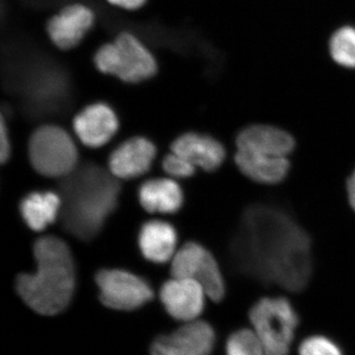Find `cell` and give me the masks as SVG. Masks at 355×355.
Instances as JSON below:
<instances>
[{
    "label": "cell",
    "instance_id": "e0dca14e",
    "mask_svg": "<svg viewBox=\"0 0 355 355\" xmlns=\"http://www.w3.org/2000/svg\"><path fill=\"white\" fill-rule=\"evenodd\" d=\"M234 159L236 165L245 176L260 184L280 183L291 169V162L287 157H263L237 150Z\"/></svg>",
    "mask_w": 355,
    "mask_h": 355
},
{
    "label": "cell",
    "instance_id": "2e32d148",
    "mask_svg": "<svg viewBox=\"0 0 355 355\" xmlns=\"http://www.w3.org/2000/svg\"><path fill=\"white\" fill-rule=\"evenodd\" d=\"M139 243L141 253L147 260L164 263L174 257L176 230L167 222L150 220L140 229Z\"/></svg>",
    "mask_w": 355,
    "mask_h": 355
},
{
    "label": "cell",
    "instance_id": "3957f363",
    "mask_svg": "<svg viewBox=\"0 0 355 355\" xmlns=\"http://www.w3.org/2000/svg\"><path fill=\"white\" fill-rule=\"evenodd\" d=\"M37 270L22 273L16 289L31 309L46 316L62 312L76 289V266L67 243L55 236H44L34 244Z\"/></svg>",
    "mask_w": 355,
    "mask_h": 355
},
{
    "label": "cell",
    "instance_id": "5bb4252c",
    "mask_svg": "<svg viewBox=\"0 0 355 355\" xmlns=\"http://www.w3.org/2000/svg\"><path fill=\"white\" fill-rule=\"evenodd\" d=\"M156 155V147L144 137H132L110 156V172L118 179H133L146 174Z\"/></svg>",
    "mask_w": 355,
    "mask_h": 355
},
{
    "label": "cell",
    "instance_id": "ac0fdd59",
    "mask_svg": "<svg viewBox=\"0 0 355 355\" xmlns=\"http://www.w3.org/2000/svg\"><path fill=\"white\" fill-rule=\"evenodd\" d=\"M142 207L151 214H174L183 205V191L170 179H153L142 184L139 191Z\"/></svg>",
    "mask_w": 355,
    "mask_h": 355
},
{
    "label": "cell",
    "instance_id": "30bf717a",
    "mask_svg": "<svg viewBox=\"0 0 355 355\" xmlns=\"http://www.w3.org/2000/svg\"><path fill=\"white\" fill-rule=\"evenodd\" d=\"M205 289L190 279L173 277L163 284L160 298L166 311L179 321H195L205 308Z\"/></svg>",
    "mask_w": 355,
    "mask_h": 355
},
{
    "label": "cell",
    "instance_id": "9a60e30c",
    "mask_svg": "<svg viewBox=\"0 0 355 355\" xmlns=\"http://www.w3.org/2000/svg\"><path fill=\"white\" fill-rule=\"evenodd\" d=\"M172 153L182 156L196 168L207 172L216 171L225 159V148L214 137L200 133L188 132L172 144Z\"/></svg>",
    "mask_w": 355,
    "mask_h": 355
},
{
    "label": "cell",
    "instance_id": "44dd1931",
    "mask_svg": "<svg viewBox=\"0 0 355 355\" xmlns=\"http://www.w3.org/2000/svg\"><path fill=\"white\" fill-rule=\"evenodd\" d=\"M227 355H266L260 338L253 330H240L230 336L226 343Z\"/></svg>",
    "mask_w": 355,
    "mask_h": 355
},
{
    "label": "cell",
    "instance_id": "d4e9b609",
    "mask_svg": "<svg viewBox=\"0 0 355 355\" xmlns=\"http://www.w3.org/2000/svg\"><path fill=\"white\" fill-rule=\"evenodd\" d=\"M109 3L127 10H135L146 3V0H107Z\"/></svg>",
    "mask_w": 355,
    "mask_h": 355
},
{
    "label": "cell",
    "instance_id": "7c38bea8",
    "mask_svg": "<svg viewBox=\"0 0 355 355\" xmlns=\"http://www.w3.org/2000/svg\"><path fill=\"white\" fill-rule=\"evenodd\" d=\"M237 150L265 157H287L295 147L291 133L268 125H253L243 128L236 139Z\"/></svg>",
    "mask_w": 355,
    "mask_h": 355
},
{
    "label": "cell",
    "instance_id": "ffe728a7",
    "mask_svg": "<svg viewBox=\"0 0 355 355\" xmlns=\"http://www.w3.org/2000/svg\"><path fill=\"white\" fill-rule=\"evenodd\" d=\"M329 50L336 64L345 69H355V27L338 28L331 35Z\"/></svg>",
    "mask_w": 355,
    "mask_h": 355
},
{
    "label": "cell",
    "instance_id": "603a6c76",
    "mask_svg": "<svg viewBox=\"0 0 355 355\" xmlns=\"http://www.w3.org/2000/svg\"><path fill=\"white\" fill-rule=\"evenodd\" d=\"M163 169L170 176L175 178H189L196 172V167L187 159L172 153L163 160Z\"/></svg>",
    "mask_w": 355,
    "mask_h": 355
},
{
    "label": "cell",
    "instance_id": "cb8c5ba5",
    "mask_svg": "<svg viewBox=\"0 0 355 355\" xmlns=\"http://www.w3.org/2000/svg\"><path fill=\"white\" fill-rule=\"evenodd\" d=\"M11 144L9 139L8 128L6 127L4 116H1V123H0V160L2 163H6L10 157Z\"/></svg>",
    "mask_w": 355,
    "mask_h": 355
},
{
    "label": "cell",
    "instance_id": "7a4b0ae2",
    "mask_svg": "<svg viewBox=\"0 0 355 355\" xmlns=\"http://www.w3.org/2000/svg\"><path fill=\"white\" fill-rule=\"evenodd\" d=\"M60 220L69 234L89 241L101 231L118 205L121 186L118 178L94 163L77 166L62 178Z\"/></svg>",
    "mask_w": 355,
    "mask_h": 355
},
{
    "label": "cell",
    "instance_id": "484cf974",
    "mask_svg": "<svg viewBox=\"0 0 355 355\" xmlns=\"http://www.w3.org/2000/svg\"><path fill=\"white\" fill-rule=\"evenodd\" d=\"M347 195H349L350 207L355 211V169L347 180Z\"/></svg>",
    "mask_w": 355,
    "mask_h": 355
},
{
    "label": "cell",
    "instance_id": "8992f818",
    "mask_svg": "<svg viewBox=\"0 0 355 355\" xmlns=\"http://www.w3.org/2000/svg\"><path fill=\"white\" fill-rule=\"evenodd\" d=\"M29 158L33 168L46 177L64 178L78 166L73 140L58 125H43L33 132Z\"/></svg>",
    "mask_w": 355,
    "mask_h": 355
},
{
    "label": "cell",
    "instance_id": "8fae6325",
    "mask_svg": "<svg viewBox=\"0 0 355 355\" xmlns=\"http://www.w3.org/2000/svg\"><path fill=\"white\" fill-rule=\"evenodd\" d=\"M95 15L83 4L64 7L49 21L46 30L49 37L60 50H70L80 43L89 30L94 25Z\"/></svg>",
    "mask_w": 355,
    "mask_h": 355
},
{
    "label": "cell",
    "instance_id": "6da1fadb",
    "mask_svg": "<svg viewBox=\"0 0 355 355\" xmlns=\"http://www.w3.org/2000/svg\"><path fill=\"white\" fill-rule=\"evenodd\" d=\"M311 239L291 214L256 203L245 209L231 241L238 272L291 292L307 286L313 270Z\"/></svg>",
    "mask_w": 355,
    "mask_h": 355
},
{
    "label": "cell",
    "instance_id": "d6986e66",
    "mask_svg": "<svg viewBox=\"0 0 355 355\" xmlns=\"http://www.w3.org/2000/svg\"><path fill=\"white\" fill-rule=\"evenodd\" d=\"M62 209V198L58 193L34 191L23 198L20 211L32 230L43 231L55 221Z\"/></svg>",
    "mask_w": 355,
    "mask_h": 355
},
{
    "label": "cell",
    "instance_id": "9c48e42d",
    "mask_svg": "<svg viewBox=\"0 0 355 355\" xmlns=\"http://www.w3.org/2000/svg\"><path fill=\"white\" fill-rule=\"evenodd\" d=\"M216 334L205 321L187 322L171 335L159 336L153 343L151 355H209Z\"/></svg>",
    "mask_w": 355,
    "mask_h": 355
},
{
    "label": "cell",
    "instance_id": "ba28073f",
    "mask_svg": "<svg viewBox=\"0 0 355 355\" xmlns=\"http://www.w3.org/2000/svg\"><path fill=\"white\" fill-rule=\"evenodd\" d=\"M100 300L112 309L130 311L141 307L153 298L146 280L121 270H102L96 275Z\"/></svg>",
    "mask_w": 355,
    "mask_h": 355
},
{
    "label": "cell",
    "instance_id": "4fadbf2b",
    "mask_svg": "<svg viewBox=\"0 0 355 355\" xmlns=\"http://www.w3.org/2000/svg\"><path fill=\"white\" fill-rule=\"evenodd\" d=\"M73 128L86 146H103L118 132V116L108 105L96 103L76 114Z\"/></svg>",
    "mask_w": 355,
    "mask_h": 355
},
{
    "label": "cell",
    "instance_id": "52a82bcc",
    "mask_svg": "<svg viewBox=\"0 0 355 355\" xmlns=\"http://www.w3.org/2000/svg\"><path fill=\"white\" fill-rule=\"evenodd\" d=\"M173 277L190 279L198 282L211 300H222L225 284L218 263L210 252L198 243H187L173 257Z\"/></svg>",
    "mask_w": 355,
    "mask_h": 355
},
{
    "label": "cell",
    "instance_id": "7402d4cb",
    "mask_svg": "<svg viewBox=\"0 0 355 355\" xmlns=\"http://www.w3.org/2000/svg\"><path fill=\"white\" fill-rule=\"evenodd\" d=\"M299 355H343V352L330 338L314 336L303 340L299 347Z\"/></svg>",
    "mask_w": 355,
    "mask_h": 355
},
{
    "label": "cell",
    "instance_id": "5b68a950",
    "mask_svg": "<svg viewBox=\"0 0 355 355\" xmlns=\"http://www.w3.org/2000/svg\"><path fill=\"white\" fill-rule=\"evenodd\" d=\"M249 318L266 355H288L298 316L286 298L260 299L250 310Z\"/></svg>",
    "mask_w": 355,
    "mask_h": 355
},
{
    "label": "cell",
    "instance_id": "277c9868",
    "mask_svg": "<svg viewBox=\"0 0 355 355\" xmlns=\"http://www.w3.org/2000/svg\"><path fill=\"white\" fill-rule=\"evenodd\" d=\"M96 67L102 73L125 83H139L157 72V62L146 46L130 33H121L95 53Z\"/></svg>",
    "mask_w": 355,
    "mask_h": 355
}]
</instances>
